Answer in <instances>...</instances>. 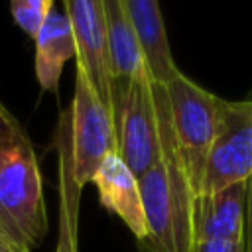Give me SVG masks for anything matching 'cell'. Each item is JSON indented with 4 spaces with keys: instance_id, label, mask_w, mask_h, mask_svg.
Returning <instances> with one entry per match:
<instances>
[{
    "instance_id": "obj_1",
    "label": "cell",
    "mask_w": 252,
    "mask_h": 252,
    "mask_svg": "<svg viewBox=\"0 0 252 252\" xmlns=\"http://www.w3.org/2000/svg\"><path fill=\"white\" fill-rule=\"evenodd\" d=\"M0 230L26 250L47 230L41 171L33 144L20 120L0 100Z\"/></svg>"
},
{
    "instance_id": "obj_2",
    "label": "cell",
    "mask_w": 252,
    "mask_h": 252,
    "mask_svg": "<svg viewBox=\"0 0 252 252\" xmlns=\"http://www.w3.org/2000/svg\"><path fill=\"white\" fill-rule=\"evenodd\" d=\"M165 91L171 106V120L181 159L193 195L199 199L207 158L219 134L226 100L203 89L181 71L165 85Z\"/></svg>"
},
{
    "instance_id": "obj_3",
    "label": "cell",
    "mask_w": 252,
    "mask_h": 252,
    "mask_svg": "<svg viewBox=\"0 0 252 252\" xmlns=\"http://www.w3.org/2000/svg\"><path fill=\"white\" fill-rule=\"evenodd\" d=\"M57 134L67 148L73 175L81 187L93 181L104 158L116 152L112 112L100 102L79 63H75L71 108L61 114Z\"/></svg>"
},
{
    "instance_id": "obj_4",
    "label": "cell",
    "mask_w": 252,
    "mask_h": 252,
    "mask_svg": "<svg viewBox=\"0 0 252 252\" xmlns=\"http://www.w3.org/2000/svg\"><path fill=\"white\" fill-rule=\"evenodd\" d=\"M116 154L140 179L159 159V140L152 79L148 71L116 81L112 89Z\"/></svg>"
},
{
    "instance_id": "obj_5",
    "label": "cell",
    "mask_w": 252,
    "mask_h": 252,
    "mask_svg": "<svg viewBox=\"0 0 252 252\" xmlns=\"http://www.w3.org/2000/svg\"><path fill=\"white\" fill-rule=\"evenodd\" d=\"M252 175V93L226 100L219 134L207 158L201 197L215 195Z\"/></svg>"
},
{
    "instance_id": "obj_6",
    "label": "cell",
    "mask_w": 252,
    "mask_h": 252,
    "mask_svg": "<svg viewBox=\"0 0 252 252\" xmlns=\"http://www.w3.org/2000/svg\"><path fill=\"white\" fill-rule=\"evenodd\" d=\"M63 8L75 35L77 63L87 73V79L100 102L112 112L114 75L110 65L102 0H65Z\"/></svg>"
},
{
    "instance_id": "obj_7",
    "label": "cell",
    "mask_w": 252,
    "mask_h": 252,
    "mask_svg": "<svg viewBox=\"0 0 252 252\" xmlns=\"http://www.w3.org/2000/svg\"><path fill=\"white\" fill-rule=\"evenodd\" d=\"M93 183L98 189V199L102 207L118 215L136 236V240L142 242L148 236V224L140 195V183L116 152L104 158L93 177Z\"/></svg>"
},
{
    "instance_id": "obj_8",
    "label": "cell",
    "mask_w": 252,
    "mask_h": 252,
    "mask_svg": "<svg viewBox=\"0 0 252 252\" xmlns=\"http://www.w3.org/2000/svg\"><path fill=\"white\" fill-rule=\"evenodd\" d=\"M136 32V39L148 69V75L158 85H167L177 73L173 61L159 4L156 0H122Z\"/></svg>"
},
{
    "instance_id": "obj_9",
    "label": "cell",
    "mask_w": 252,
    "mask_h": 252,
    "mask_svg": "<svg viewBox=\"0 0 252 252\" xmlns=\"http://www.w3.org/2000/svg\"><path fill=\"white\" fill-rule=\"evenodd\" d=\"M246 211V181L215 195L199 197L193 205V244L197 240H242Z\"/></svg>"
},
{
    "instance_id": "obj_10",
    "label": "cell",
    "mask_w": 252,
    "mask_h": 252,
    "mask_svg": "<svg viewBox=\"0 0 252 252\" xmlns=\"http://www.w3.org/2000/svg\"><path fill=\"white\" fill-rule=\"evenodd\" d=\"M140 195L148 224V236L138 242L142 252H177L169 183L161 159H158L140 179Z\"/></svg>"
},
{
    "instance_id": "obj_11",
    "label": "cell",
    "mask_w": 252,
    "mask_h": 252,
    "mask_svg": "<svg viewBox=\"0 0 252 252\" xmlns=\"http://www.w3.org/2000/svg\"><path fill=\"white\" fill-rule=\"evenodd\" d=\"M35 41V77L43 91L57 93L65 63L77 57V45L69 16L51 8Z\"/></svg>"
},
{
    "instance_id": "obj_12",
    "label": "cell",
    "mask_w": 252,
    "mask_h": 252,
    "mask_svg": "<svg viewBox=\"0 0 252 252\" xmlns=\"http://www.w3.org/2000/svg\"><path fill=\"white\" fill-rule=\"evenodd\" d=\"M104 6V22H106V39L110 51V65L114 83L128 81L146 69L134 26L124 8L122 0H102Z\"/></svg>"
},
{
    "instance_id": "obj_13",
    "label": "cell",
    "mask_w": 252,
    "mask_h": 252,
    "mask_svg": "<svg viewBox=\"0 0 252 252\" xmlns=\"http://www.w3.org/2000/svg\"><path fill=\"white\" fill-rule=\"evenodd\" d=\"M55 148L59 152V230L55 252H77V211L83 187L73 175L69 154L59 134H55Z\"/></svg>"
},
{
    "instance_id": "obj_14",
    "label": "cell",
    "mask_w": 252,
    "mask_h": 252,
    "mask_svg": "<svg viewBox=\"0 0 252 252\" xmlns=\"http://www.w3.org/2000/svg\"><path fill=\"white\" fill-rule=\"evenodd\" d=\"M51 8H53L51 0H14L10 4L14 22L32 39H35L37 33L41 32Z\"/></svg>"
},
{
    "instance_id": "obj_15",
    "label": "cell",
    "mask_w": 252,
    "mask_h": 252,
    "mask_svg": "<svg viewBox=\"0 0 252 252\" xmlns=\"http://www.w3.org/2000/svg\"><path fill=\"white\" fill-rule=\"evenodd\" d=\"M191 252H242V240H197Z\"/></svg>"
},
{
    "instance_id": "obj_16",
    "label": "cell",
    "mask_w": 252,
    "mask_h": 252,
    "mask_svg": "<svg viewBox=\"0 0 252 252\" xmlns=\"http://www.w3.org/2000/svg\"><path fill=\"white\" fill-rule=\"evenodd\" d=\"M242 252H252V175L246 179V211L242 230Z\"/></svg>"
},
{
    "instance_id": "obj_17",
    "label": "cell",
    "mask_w": 252,
    "mask_h": 252,
    "mask_svg": "<svg viewBox=\"0 0 252 252\" xmlns=\"http://www.w3.org/2000/svg\"><path fill=\"white\" fill-rule=\"evenodd\" d=\"M0 252H30L26 248H22L20 244H16L8 234H4L0 230Z\"/></svg>"
}]
</instances>
